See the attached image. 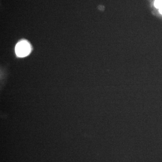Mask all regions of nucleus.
<instances>
[{
  "label": "nucleus",
  "instance_id": "f257e3e1",
  "mask_svg": "<svg viewBox=\"0 0 162 162\" xmlns=\"http://www.w3.org/2000/svg\"><path fill=\"white\" fill-rule=\"evenodd\" d=\"M30 44L26 40H22L19 42L15 48V53L19 57L28 56L31 52Z\"/></svg>",
  "mask_w": 162,
  "mask_h": 162
},
{
  "label": "nucleus",
  "instance_id": "f03ea898",
  "mask_svg": "<svg viewBox=\"0 0 162 162\" xmlns=\"http://www.w3.org/2000/svg\"><path fill=\"white\" fill-rule=\"evenodd\" d=\"M155 6L158 9H161L162 8V0H156Z\"/></svg>",
  "mask_w": 162,
  "mask_h": 162
},
{
  "label": "nucleus",
  "instance_id": "7ed1b4c3",
  "mask_svg": "<svg viewBox=\"0 0 162 162\" xmlns=\"http://www.w3.org/2000/svg\"><path fill=\"white\" fill-rule=\"evenodd\" d=\"M159 12L162 14V8L161 9H159Z\"/></svg>",
  "mask_w": 162,
  "mask_h": 162
}]
</instances>
